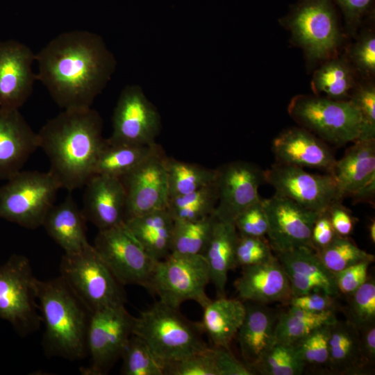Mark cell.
Masks as SVG:
<instances>
[{"mask_svg": "<svg viewBox=\"0 0 375 375\" xmlns=\"http://www.w3.org/2000/svg\"><path fill=\"white\" fill-rule=\"evenodd\" d=\"M37 80L65 109L90 108L115 69L101 37L83 30L63 32L35 53Z\"/></svg>", "mask_w": 375, "mask_h": 375, "instance_id": "6da1fadb", "label": "cell"}, {"mask_svg": "<svg viewBox=\"0 0 375 375\" xmlns=\"http://www.w3.org/2000/svg\"><path fill=\"white\" fill-rule=\"evenodd\" d=\"M99 114L90 108L65 109L38 133L39 147L50 162L49 172L61 188L84 187L94 176L99 155L106 144Z\"/></svg>", "mask_w": 375, "mask_h": 375, "instance_id": "7a4b0ae2", "label": "cell"}, {"mask_svg": "<svg viewBox=\"0 0 375 375\" xmlns=\"http://www.w3.org/2000/svg\"><path fill=\"white\" fill-rule=\"evenodd\" d=\"M35 289L45 326L42 346L47 355L69 360L85 357L90 312L60 276L35 278Z\"/></svg>", "mask_w": 375, "mask_h": 375, "instance_id": "3957f363", "label": "cell"}, {"mask_svg": "<svg viewBox=\"0 0 375 375\" xmlns=\"http://www.w3.org/2000/svg\"><path fill=\"white\" fill-rule=\"evenodd\" d=\"M278 22L311 69L342 52L349 41L333 0H298Z\"/></svg>", "mask_w": 375, "mask_h": 375, "instance_id": "277c9868", "label": "cell"}, {"mask_svg": "<svg viewBox=\"0 0 375 375\" xmlns=\"http://www.w3.org/2000/svg\"><path fill=\"white\" fill-rule=\"evenodd\" d=\"M201 332L199 324L159 301L133 319V334L140 338L167 368L208 348Z\"/></svg>", "mask_w": 375, "mask_h": 375, "instance_id": "5b68a950", "label": "cell"}, {"mask_svg": "<svg viewBox=\"0 0 375 375\" xmlns=\"http://www.w3.org/2000/svg\"><path fill=\"white\" fill-rule=\"evenodd\" d=\"M60 276L90 314L125 305L126 292L93 245L62 256Z\"/></svg>", "mask_w": 375, "mask_h": 375, "instance_id": "8992f818", "label": "cell"}, {"mask_svg": "<svg viewBox=\"0 0 375 375\" xmlns=\"http://www.w3.org/2000/svg\"><path fill=\"white\" fill-rule=\"evenodd\" d=\"M288 111L299 126L324 142L340 146L359 137L360 116L351 100L298 94L290 100Z\"/></svg>", "mask_w": 375, "mask_h": 375, "instance_id": "52a82bcc", "label": "cell"}, {"mask_svg": "<svg viewBox=\"0 0 375 375\" xmlns=\"http://www.w3.org/2000/svg\"><path fill=\"white\" fill-rule=\"evenodd\" d=\"M210 282L208 265L203 255L171 253L156 262L146 288L171 308L178 309L187 301L203 308L211 300L206 291Z\"/></svg>", "mask_w": 375, "mask_h": 375, "instance_id": "ba28073f", "label": "cell"}, {"mask_svg": "<svg viewBox=\"0 0 375 375\" xmlns=\"http://www.w3.org/2000/svg\"><path fill=\"white\" fill-rule=\"evenodd\" d=\"M0 188V217L27 228L42 226L60 188L49 171H20Z\"/></svg>", "mask_w": 375, "mask_h": 375, "instance_id": "9c48e42d", "label": "cell"}, {"mask_svg": "<svg viewBox=\"0 0 375 375\" xmlns=\"http://www.w3.org/2000/svg\"><path fill=\"white\" fill-rule=\"evenodd\" d=\"M35 278L24 256L13 254L0 265V319L22 336L38 331L42 322L36 303Z\"/></svg>", "mask_w": 375, "mask_h": 375, "instance_id": "30bf717a", "label": "cell"}, {"mask_svg": "<svg viewBox=\"0 0 375 375\" xmlns=\"http://www.w3.org/2000/svg\"><path fill=\"white\" fill-rule=\"evenodd\" d=\"M133 319L125 305L108 307L90 314L87 344L90 365L82 367L85 375H102L121 358L133 335Z\"/></svg>", "mask_w": 375, "mask_h": 375, "instance_id": "8fae6325", "label": "cell"}, {"mask_svg": "<svg viewBox=\"0 0 375 375\" xmlns=\"http://www.w3.org/2000/svg\"><path fill=\"white\" fill-rule=\"evenodd\" d=\"M93 246L122 285H136L146 288L156 262L124 223L99 230Z\"/></svg>", "mask_w": 375, "mask_h": 375, "instance_id": "7c38bea8", "label": "cell"}, {"mask_svg": "<svg viewBox=\"0 0 375 375\" xmlns=\"http://www.w3.org/2000/svg\"><path fill=\"white\" fill-rule=\"evenodd\" d=\"M265 178L274 188L275 194L318 212L327 210L343 198L330 174H310L302 167L276 162L265 171Z\"/></svg>", "mask_w": 375, "mask_h": 375, "instance_id": "4fadbf2b", "label": "cell"}, {"mask_svg": "<svg viewBox=\"0 0 375 375\" xmlns=\"http://www.w3.org/2000/svg\"><path fill=\"white\" fill-rule=\"evenodd\" d=\"M160 128V116L142 89L128 85L119 97L112 135L106 140L111 144L151 145L156 144Z\"/></svg>", "mask_w": 375, "mask_h": 375, "instance_id": "5bb4252c", "label": "cell"}, {"mask_svg": "<svg viewBox=\"0 0 375 375\" xmlns=\"http://www.w3.org/2000/svg\"><path fill=\"white\" fill-rule=\"evenodd\" d=\"M265 171L244 160L226 163L216 169L218 199L213 215L218 221L233 223L236 217L260 197Z\"/></svg>", "mask_w": 375, "mask_h": 375, "instance_id": "9a60e30c", "label": "cell"}, {"mask_svg": "<svg viewBox=\"0 0 375 375\" xmlns=\"http://www.w3.org/2000/svg\"><path fill=\"white\" fill-rule=\"evenodd\" d=\"M166 155L160 147L121 180L126 193V218L166 209L169 189Z\"/></svg>", "mask_w": 375, "mask_h": 375, "instance_id": "2e32d148", "label": "cell"}, {"mask_svg": "<svg viewBox=\"0 0 375 375\" xmlns=\"http://www.w3.org/2000/svg\"><path fill=\"white\" fill-rule=\"evenodd\" d=\"M263 203L269 222L267 235L273 250L278 253L301 247L312 248L311 231L319 212L277 194L263 199Z\"/></svg>", "mask_w": 375, "mask_h": 375, "instance_id": "e0dca14e", "label": "cell"}, {"mask_svg": "<svg viewBox=\"0 0 375 375\" xmlns=\"http://www.w3.org/2000/svg\"><path fill=\"white\" fill-rule=\"evenodd\" d=\"M35 53L15 40L0 42V108L19 110L31 95L37 80Z\"/></svg>", "mask_w": 375, "mask_h": 375, "instance_id": "ac0fdd59", "label": "cell"}, {"mask_svg": "<svg viewBox=\"0 0 375 375\" xmlns=\"http://www.w3.org/2000/svg\"><path fill=\"white\" fill-rule=\"evenodd\" d=\"M278 163L321 169L331 174L336 159L328 146L309 131L299 126L281 132L272 142Z\"/></svg>", "mask_w": 375, "mask_h": 375, "instance_id": "d6986e66", "label": "cell"}, {"mask_svg": "<svg viewBox=\"0 0 375 375\" xmlns=\"http://www.w3.org/2000/svg\"><path fill=\"white\" fill-rule=\"evenodd\" d=\"M83 212L98 229L124 224L126 193L119 178L95 174L85 185Z\"/></svg>", "mask_w": 375, "mask_h": 375, "instance_id": "ffe728a7", "label": "cell"}, {"mask_svg": "<svg viewBox=\"0 0 375 375\" xmlns=\"http://www.w3.org/2000/svg\"><path fill=\"white\" fill-rule=\"evenodd\" d=\"M38 148V133L19 110L0 108V180L20 172Z\"/></svg>", "mask_w": 375, "mask_h": 375, "instance_id": "44dd1931", "label": "cell"}, {"mask_svg": "<svg viewBox=\"0 0 375 375\" xmlns=\"http://www.w3.org/2000/svg\"><path fill=\"white\" fill-rule=\"evenodd\" d=\"M276 257L289 279L292 296L319 290L340 297L334 274L325 267L313 249L301 247L278 253Z\"/></svg>", "mask_w": 375, "mask_h": 375, "instance_id": "7402d4cb", "label": "cell"}, {"mask_svg": "<svg viewBox=\"0 0 375 375\" xmlns=\"http://www.w3.org/2000/svg\"><path fill=\"white\" fill-rule=\"evenodd\" d=\"M234 287L242 301L265 304L287 301L292 296L289 279L276 256L263 263L242 267Z\"/></svg>", "mask_w": 375, "mask_h": 375, "instance_id": "603a6c76", "label": "cell"}, {"mask_svg": "<svg viewBox=\"0 0 375 375\" xmlns=\"http://www.w3.org/2000/svg\"><path fill=\"white\" fill-rule=\"evenodd\" d=\"M246 302L245 317L235 338L244 362L253 370L276 342L275 326L278 315L264 303Z\"/></svg>", "mask_w": 375, "mask_h": 375, "instance_id": "cb8c5ba5", "label": "cell"}, {"mask_svg": "<svg viewBox=\"0 0 375 375\" xmlns=\"http://www.w3.org/2000/svg\"><path fill=\"white\" fill-rule=\"evenodd\" d=\"M87 219L71 196L53 205L42 224L49 235L65 253L77 252L90 243L86 235Z\"/></svg>", "mask_w": 375, "mask_h": 375, "instance_id": "d4e9b609", "label": "cell"}, {"mask_svg": "<svg viewBox=\"0 0 375 375\" xmlns=\"http://www.w3.org/2000/svg\"><path fill=\"white\" fill-rule=\"evenodd\" d=\"M340 160L331 175L344 197L375 178V140H356Z\"/></svg>", "mask_w": 375, "mask_h": 375, "instance_id": "484cf974", "label": "cell"}, {"mask_svg": "<svg viewBox=\"0 0 375 375\" xmlns=\"http://www.w3.org/2000/svg\"><path fill=\"white\" fill-rule=\"evenodd\" d=\"M199 326L214 347L228 348L242 325L246 313L244 301L219 297L203 307Z\"/></svg>", "mask_w": 375, "mask_h": 375, "instance_id": "4316f807", "label": "cell"}, {"mask_svg": "<svg viewBox=\"0 0 375 375\" xmlns=\"http://www.w3.org/2000/svg\"><path fill=\"white\" fill-rule=\"evenodd\" d=\"M239 234L233 223L217 221L203 253L209 268L210 283L217 297L226 296L230 270L235 267V247Z\"/></svg>", "mask_w": 375, "mask_h": 375, "instance_id": "83f0119b", "label": "cell"}, {"mask_svg": "<svg viewBox=\"0 0 375 375\" xmlns=\"http://www.w3.org/2000/svg\"><path fill=\"white\" fill-rule=\"evenodd\" d=\"M124 224L154 261L171 253L174 220L167 208L127 219Z\"/></svg>", "mask_w": 375, "mask_h": 375, "instance_id": "f1b7e54d", "label": "cell"}, {"mask_svg": "<svg viewBox=\"0 0 375 375\" xmlns=\"http://www.w3.org/2000/svg\"><path fill=\"white\" fill-rule=\"evenodd\" d=\"M326 367L338 374H356L366 367L358 328L349 320L331 324Z\"/></svg>", "mask_w": 375, "mask_h": 375, "instance_id": "f546056e", "label": "cell"}, {"mask_svg": "<svg viewBox=\"0 0 375 375\" xmlns=\"http://www.w3.org/2000/svg\"><path fill=\"white\" fill-rule=\"evenodd\" d=\"M359 80L342 51L317 67L310 85L315 95L344 101L350 99Z\"/></svg>", "mask_w": 375, "mask_h": 375, "instance_id": "4dcf8cb0", "label": "cell"}, {"mask_svg": "<svg viewBox=\"0 0 375 375\" xmlns=\"http://www.w3.org/2000/svg\"><path fill=\"white\" fill-rule=\"evenodd\" d=\"M160 148L156 143L151 145L111 144L106 140L97 160L94 175L120 178L137 168Z\"/></svg>", "mask_w": 375, "mask_h": 375, "instance_id": "1f68e13d", "label": "cell"}, {"mask_svg": "<svg viewBox=\"0 0 375 375\" xmlns=\"http://www.w3.org/2000/svg\"><path fill=\"white\" fill-rule=\"evenodd\" d=\"M338 321L335 312H312L297 307L278 315L275 326L276 341L294 344L315 329Z\"/></svg>", "mask_w": 375, "mask_h": 375, "instance_id": "d6a6232c", "label": "cell"}, {"mask_svg": "<svg viewBox=\"0 0 375 375\" xmlns=\"http://www.w3.org/2000/svg\"><path fill=\"white\" fill-rule=\"evenodd\" d=\"M169 199L195 192L215 182L216 169L166 157Z\"/></svg>", "mask_w": 375, "mask_h": 375, "instance_id": "836d02e7", "label": "cell"}, {"mask_svg": "<svg viewBox=\"0 0 375 375\" xmlns=\"http://www.w3.org/2000/svg\"><path fill=\"white\" fill-rule=\"evenodd\" d=\"M217 221L213 214L196 221H174L171 253L203 255Z\"/></svg>", "mask_w": 375, "mask_h": 375, "instance_id": "e575fe53", "label": "cell"}, {"mask_svg": "<svg viewBox=\"0 0 375 375\" xmlns=\"http://www.w3.org/2000/svg\"><path fill=\"white\" fill-rule=\"evenodd\" d=\"M374 19L366 22L343 49L360 80L375 78Z\"/></svg>", "mask_w": 375, "mask_h": 375, "instance_id": "d590c367", "label": "cell"}, {"mask_svg": "<svg viewBox=\"0 0 375 375\" xmlns=\"http://www.w3.org/2000/svg\"><path fill=\"white\" fill-rule=\"evenodd\" d=\"M122 374L164 375L166 366L153 353L147 344L138 336L132 335L123 352Z\"/></svg>", "mask_w": 375, "mask_h": 375, "instance_id": "8d00e7d4", "label": "cell"}, {"mask_svg": "<svg viewBox=\"0 0 375 375\" xmlns=\"http://www.w3.org/2000/svg\"><path fill=\"white\" fill-rule=\"evenodd\" d=\"M293 344L276 342L253 368L263 375H299L306 367Z\"/></svg>", "mask_w": 375, "mask_h": 375, "instance_id": "74e56055", "label": "cell"}, {"mask_svg": "<svg viewBox=\"0 0 375 375\" xmlns=\"http://www.w3.org/2000/svg\"><path fill=\"white\" fill-rule=\"evenodd\" d=\"M317 253L325 267L333 274L362 261H374V255L359 248L348 237L339 235Z\"/></svg>", "mask_w": 375, "mask_h": 375, "instance_id": "f35d334b", "label": "cell"}, {"mask_svg": "<svg viewBox=\"0 0 375 375\" xmlns=\"http://www.w3.org/2000/svg\"><path fill=\"white\" fill-rule=\"evenodd\" d=\"M360 116V131L357 140H375V81L359 80L350 99Z\"/></svg>", "mask_w": 375, "mask_h": 375, "instance_id": "ab89813d", "label": "cell"}, {"mask_svg": "<svg viewBox=\"0 0 375 375\" xmlns=\"http://www.w3.org/2000/svg\"><path fill=\"white\" fill-rule=\"evenodd\" d=\"M349 297V312L351 321L358 330L375 324V281L372 277L360 285Z\"/></svg>", "mask_w": 375, "mask_h": 375, "instance_id": "60d3db41", "label": "cell"}, {"mask_svg": "<svg viewBox=\"0 0 375 375\" xmlns=\"http://www.w3.org/2000/svg\"><path fill=\"white\" fill-rule=\"evenodd\" d=\"M331 326H322L293 344L306 365H327Z\"/></svg>", "mask_w": 375, "mask_h": 375, "instance_id": "b9f144b4", "label": "cell"}, {"mask_svg": "<svg viewBox=\"0 0 375 375\" xmlns=\"http://www.w3.org/2000/svg\"><path fill=\"white\" fill-rule=\"evenodd\" d=\"M342 16L347 38H353L360 28L375 18V0H333Z\"/></svg>", "mask_w": 375, "mask_h": 375, "instance_id": "7bdbcfd3", "label": "cell"}, {"mask_svg": "<svg viewBox=\"0 0 375 375\" xmlns=\"http://www.w3.org/2000/svg\"><path fill=\"white\" fill-rule=\"evenodd\" d=\"M240 235L264 238L268 232L269 222L263 199L244 209L233 222Z\"/></svg>", "mask_w": 375, "mask_h": 375, "instance_id": "ee69618b", "label": "cell"}, {"mask_svg": "<svg viewBox=\"0 0 375 375\" xmlns=\"http://www.w3.org/2000/svg\"><path fill=\"white\" fill-rule=\"evenodd\" d=\"M264 238L238 236L235 247V267H246L267 262L275 256Z\"/></svg>", "mask_w": 375, "mask_h": 375, "instance_id": "f6af8a7d", "label": "cell"}, {"mask_svg": "<svg viewBox=\"0 0 375 375\" xmlns=\"http://www.w3.org/2000/svg\"><path fill=\"white\" fill-rule=\"evenodd\" d=\"M167 374L219 375L212 347L169 365Z\"/></svg>", "mask_w": 375, "mask_h": 375, "instance_id": "bcb514c9", "label": "cell"}, {"mask_svg": "<svg viewBox=\"0 0 375 375\" xmlns=\"http://www.w3.org/2000/svg\"><path fill=\"white\" fill-rule=\"evenodd\" d=\"M338 298L323 290H318L301 295L291 296L287 303L290 306L297 307L312 312H335L338 308Z\"/></svg>", "mask_w": 375, "mask_h": 375, "instance_id": "7dc6e473", "label": "cell"}, {"mask_svg": "<svg viewBox=\"0 0 375 375\" xmlns=\"http://www.w3.org/2000/svg\"><path fill=\"white\" fill-rule=\"evenodd\" d=\"M217 199V189L215 181L214 183L195 192L169 199L167 209L172 211L179 208L203 206L215 208Z\"/></svg>", "mask_w": 375, "mask_h": 375, "instance_id": "c3c4849f", "label": "cell"}, {"mask_svg": "<svg viewBox=\"0 0 375 375\" xmlns=\"http://www.w3.org/2000/svg\"><path fill=\"white\" fill-rule=\"evenodd\" d=\"M369 260L362 261L334 273L335 283L340 294L349 295L369 278Z\"/></svg>", "mask_w": 375, "mask_h": 375, "instance_id": "681fc988", "label": "cell"}, {"mask_svg": "<svg viewBox=\"0 0 375 375\" xmlns=\"http://www.w3.org/2000/svg\"><path fill=\"white\" fill-rule=\"evenodd\" d=\"M212 351L219 375H253L255 374L251 368L238 360L228 348L213 346Z\"/></svg>", "mask_w": 375, "mask_h": 375, "instance_id": "f907efd6", "label": "cell"}, {"mask_svg": "<svg viewBox=\"0 0 375 375\" xmlns=\"http://www.w3.org/2000/svg\"><path fill=\"white\" fill-rule=\"evenodd\" d=\"M338 235L335 231L327 210L318 214L312 228V248L319 252L329 245Z\"/></svg>", "mask_w": 375, "mask_h": 375, "instance_id": "816d5d0a", "label": "cell"}, {"mask_svg": "<svg viewBox=\"0 0 375 375\" xmlns=\"http://www.w3.org/2000/svg\"><path fill=\"white\" fill-rule=\"evenodd\" d=\"M327 211L336 233L348 237L352 233L355 223V218L350 211L342 204L341 200L332 203Z\"/></svg>", "mask_w": 375, "mask_h": 375, "instance_id": "f5cc1de1", "label": "cell"}, {"mask_svg": "<svg viewBox=\"0 0 375 375\" xmlns=\"http://www.w3.org/2000/svg\"><path fill=\"white\" fill-rule=\"evenodd\" d=\"M362 358L366 367L375 361V324L359 330Z\"/></svg>", "mask_w": 375, "mask_h": 375, "instance_id": "db71d44e", "label": "cell"}, {"mask_svg": "<svg viewBox=\"0 0 375 375\" xmlns=\"http://www.w3.org/2000/svg\"><path fill=\"white\" fill-rule=\"evenodd\" d=\"M375 193V178L367 182L351 196L356 201L372 199Z\"/></svg>", "mask_w": 375, "mask_h": 375, "instance_id": "11a10c76", "label": "cell"}, {"mask_svg": "<svg viewBox=\"0 0 375 375\" xmlns=\"http://www.w3.org/2000/svg\"><path fill=\"white\" fill-rule=\"evenodd\" d=\"M369 236L372 243H375V221L372 220L368 228Z\"/></svg>", "mask_w": 375, "mask_h": 375, "instance_id": "9f6ffc18", "label": "cell"}]
</instances>
